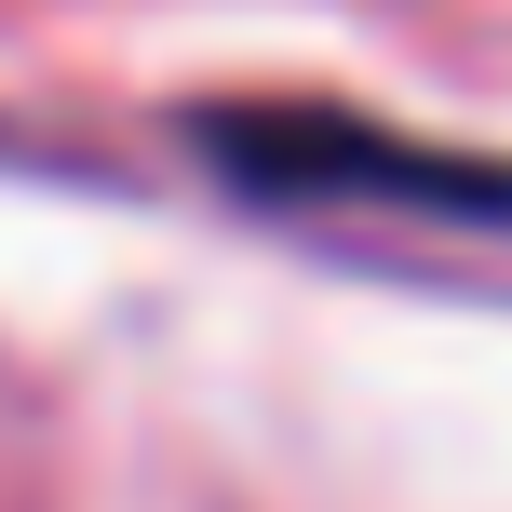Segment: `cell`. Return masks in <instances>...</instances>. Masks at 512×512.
<instances>
[{
	"label": "cell",
	"mask_w": 512,
	"mask_h": 512,
	"mask_svg": "<svg viewBox=\"0 0 512 512\" xmlns=\"http://www.w3.org/2000/svg\"><path fill=\"white\" fill-rule=\"evenodd\" d=\"M203 149L270 203H405V216H499L512 230V162H445L378 122H337V108H230V122H203Z\"/></svg>",
	"instance_id": "1"
}]
</instances>
